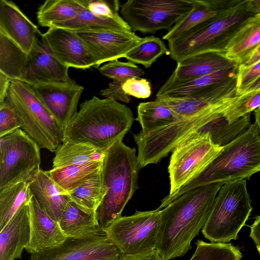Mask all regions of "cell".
<instances>
[{
	"label": "cell",
	"mask_w": 260,
	"mask_h": 260,
	"mask_svg": "<svg viewBox=\"0 0 260 260\" xmlns=\"http://www.w3.org/2000/svg\"><path fill=\"white\" fill-rule=\"evenodd\" d=\"M223 183L196 187L161 210V223L155 249L164 260L185 254L191 241L205 225L215 198Z\"/></svg>",
	"instance_id": "obj_1"
},
{
	"label": "cell",
	"mask_w": 260,
	"mask_h": 260,
	"mask_svg": "<svg viewBox=\"0 0 260 260\" xmlns=\"http://www.w3.org/2000/svg\"><path fill=\"white\" fill-rule=\"evenodd\" d=\"M134 120L131 109L125 104L93 96L80 104L64 129L62 142L88 145L106 153L122 141Z\"/></svg>",
	"instance_id": "obj_2"
},
{
	"label": "cell",
	"mask_w": 260,
	"mask_h": 260,
	"mask_svg": "<svg viewBox=\"0 0 260 260\" xmlns=\"http://www.w3.org/2000/svg\"><path fill=\"white\" fill-rule=\"evenodd\" d=\"M258 172H260V132L254 123L241 136L222 147L220 154L200 174L161 200L157 208L162 209L182 194L196 187L248 179Z\"/></svg>",
	"instance_id": "obj_3"
},
{
	"label": "cell",
	"mask_w": 260,
	"mask_h": 260,
	"mask_svg": "<svg viewBox=\"0 0 260 260\" xmlns=\"http://www.w3.org/2000/svg\"><path fill=\"white\" fill-rule=\"evenodd\" d=\"M140 169L136 149L122 141L106 151L102 166L106 193L96 211L103 230L121 217L125 206L138 189Z\"/></svg>",
	"instance_id": "obj_4"
},
{
	"label": "cell",
	"mask_w": 260,
	"mask_h": 260,
	"mask_svg": "<svg viewBox=\"0 0 260 260\" xmlns=\"http://www.w3.org/2000/svg\"><path fill=\"white\" fill-rule=\"evenodd\" d=\"M247 0L203 22L168 41L170 57L176 62L204 52L225 54L232 38L249 17L254 15L246 10Z\"/></svg>",
	"instance_id": "obj_5"
},
{
	"label": "cell",
	"mask_w": 260,
	"mask_h": 260,
	"mask_svg": "<svg viewBox=\"0 0 260 260\" xmlns=\"http://www.w3.org/2000/svg\"><path fill=\"white\" fill-rule=\"evenodd\" d=\"M6 99L20 128L40 149L55 152L62 142L64 130L36 96L31 86L12 81Z\"/></svg>",
	"instance_id": "obj_6"
},
{
	"label": "cell",
	"mask_w": 260,
	"mask_h": 260,
	"mask_svg": "<svg viewBox=\"0 0 260 260\" xmlns=\"http://www.w3.org/2000/svg\"><path fill=\"white\" fill-rule=\"evenodd\" d=\"M252 210L246 180L226 183L215 198L202 234L211 242L227 243L236 240Z\"/></svg>",
	"instance_id": "obj_7"
},
{
	"label": "cell",
	"mask_w": 260,
	"mask_h": 260,
	"mask_svg": "<svg viewBox=\"0 0 260 260\" xmlns=\"http://www.w3.org/2000/svg\"><path fill=\"white\" fill-rule=\"evenodd\" d=\"M222 147L214 144L209 134L196 132L172 150L168 166L171 194L200 174L220 154Z\"/></svg>",
	"instance_id": "obj_8"
},
{
	"label": "cell",
	"mask_w": 260,
	"mask_h": 260,
	"mask_svg": "<svg viewBox=\"0 0 260 260\" xmlns=\"http://www.w3.org/2000/svg\"><path fill=\"white\" fill-rule=\"evenodd\" d=\"M40 149L21 128L0 137V189L33 179L41 170Z\"/></svg>",
	"instance_id": "obj_9"
},
{
	"label": "cell",
	"mask_w": 260,
	"mask_h": 260,
	"mask_svg": "<svg viewBox=\"0 0 260 260\" xmlns=\"http://www.w3.org/2000/svg\"><path fill=\"white\" fill-rule=\"evenodd\" d=\"M194 0H128L120 14L132 31L153 34L170 30L193 9Z\"/></svg>",
	"instance_id": "obj_10"
},
{
	"label": "cell",
	"mask_w": 260,
	"mask_h": 260,
	"mask_svg": "<svg viewBox=\"0 0 260 260\" xmlns=\"http://www.w3.org/2000/svg\"><path fill=\"white\" fill-rule=\"evenodd\" d=\"M161 223V210L121 216L103 229L121 254H136L155 249Z\"/></svg>",
	"instance_id": "obj_11"
},
{
	"label": "cell",
	"mask_w": 260,
	"mask_h": 260,
	"mask_svg": "<svg viewBox=\"0 0 260 260\" xmlns=\"http://www.w3.org/2000/svg\"><path fill=\"white\" fill-rule=\"evenodd\" d=\"M121 255L104 234L67 238L58 246L30 254V260H119Z\"/></svg>",
	"instance_id": "obj_12"
},
{
	"label": "cell",
	"mask_w": 260,
	"mask_h": 260,
	"mask_svg": "<svg viewBox=\"0 0 260 260\" xmlns=\"http://www.w3.org/2000/svg\"><path fill=\"white\" fill-rule=\"evenodd\" d=\"M95 62V68L109 61L124 58L142 43L141 38L133 31L76 30Z\"/></svg>",
	"instance_id": "obj_13"
},
{
	"label": "cell",
	"mask_w": 260,
	"mask_h": 260,
	"mask_svg": "<svg viewBox=\"0 0 260 260\" xmlns=\"http://www.w3.org/2000/svg\"><path fill=\"white\" fill-rule=\"evenodd\" d=\"M38 99L64 130L78 112L84 87L72 80L63 83H40L31 86Z\"/></svg>",
	"instance_id": "obj_14"
},
{
	"label": "cell",
	"mask_w": 260,
	"mask_h": 260,
	"mask_svg": "<svg viewBox=\"0 0 260 260\" xmlns=\"http://www.w3.org/2000/svg\"><path fill=\"white\" fill-rule=\"evenodd\" d=\"M41 37L62 64L82 70L95 68L94 59L75 31L52 26Z\"/></svg>",
	"instance_id": "obj_15"
},
{
	"label": "cell",
	"mask_w": 260,
	"mask_h": 260,
	"mask_svg": "<svg viewBox=\"0 0 260 260\" xmlns=\"http://www.w3.org/2000/svg\"><path fill=\"white\" fill-rule=\"evenodd\" d=\"M42 36V35H41ZM69 68L60 62L43 41L37 38L28 54V62L22 81L31 86L40 83L71 81Z\"/></svg>",
	"instance_id": "obj_16"
},
{
	"label": "cell",
	"mask_w": 260,
	"mask_h": 260,
	"mask_svg": "<svg viewBox=\"0 0 260 260\" xmlns=\"http://www.w3.org/2000/svg\"><path fill=\"white\" fill-rule=\"evenodd\" d=\"M237 78V77L223 83L202 95L184 97L161 96L156 99L171 110L175 117V121H177L192 117L215 105L238 96Z\"/></svg>",
	"instance_id": "obj_17"
},
{
	"label": "cell",
	"mask_w": 260,
	"mask_h": 260,
	"mask_svg": "<svg viewBox=\"0 0 260 260\" xmlns=\"http://www.w3.org/2000/svg\"><path fill=\"white\" fill-rule=\"evenodd\" d=\"M239 66L224 53L208 52L199 53L177 62L172 75L161 86L163 88L185 83L221 70Z\"/></svg>",
	"instance_id": "obj_18"
},
{
	"label": "cell",
	"mask_w": 260,
	"mask_h": 260,
	"mask_svg": "<svg viewBox=\"0 0 260 260\" xmlns=\"http://www.w3.org/2000/svg\"><path fill=\"white\" fill-rule=\"evenodd\" d=\"M28 205L30 239L26 251L30 254H35L63 243L67 237L58 222L49 216L32 195Z\"/></svg>",
	"instance_id": "obj_19"
},
{
	"label": "cell",
	"mask_w": 260,
	"mask_h": 260,
	"mask_svg": "<svg viewBox=\"0 0 260 260\" xmlns=\"http://www.w3.org/2000/svg\"><path fill=\"white\" fill-rule=\"evenodd\" d=\"M0 32L28 54L41 34L17 5L9 0L0 1Z\"/></svg>",
	"instance_id": "obj_20"
},
{
	"label": "cell",
	"mask_w": 260,
	"mask_h": 260,
	"mask_svg": "<svg viewBox=\"0 0 260 260\" xmlns=\"http://www.w3.org/2000/svg\"><path fill=\"white\" fill-rule=\"evenodd\" d=\"M27 203L0 230V260L21 258L30 239L29 205Z\"/></svg>",
	"instance_id": "obj_21"
},
{
	"label": "cell",
	"mask_w": 260,
	"mask_h": 260,
	"mask_svg": "<svg viewBox=\"0 0 260 260\" xmlns=\"http://www.w3.org/2000/svg\"><path fill=\"white\" fill-rule=\"evenodd\" d=\"M28 184L31 194L39 205L53 219L58 222L66 204L70 200L68 194L56 185L49 171L41 169Z\"/></svg>",
	"instance_id": "obj_22"
},
{
	"label": "cell",
	"mask_w": 260,
	"mask_h": 260,
	"mask_svg": "<svg viewBox=\"0 0 260 260\" xmlns=\"http://www.w3.org/2000/svg\"><path fill=\"white\" fill-rule=\"evenodd\" d=\"M241 1L194 0L192 10L169 30L162 39L168 42L175 39L195 26L234 7Z\"/></svg>",
	"instance_id": "obj_23"
},
{
	"label": "cell",
	"mask_w": 260,
	"mask_h": 260,
	"mask_svg": "<svg viewBox=\"0 0 260 260\" xmlns=\"http://www.w3.org/2000/svg\"><path fill=\"white\" fill-rule=\"evenodd\" d=\"M239 66L221 70L194 80L171 86L160 87L156 98L161 96L184 97L198 96L209 92L219 85L236 78L238 73Z\"/></svg>",
	"instance_id": "obj_24"
},
{
	"label": "cell",
	"mask_w": 260,
	"mask_h": 260,
	"mask_svg": "<svg viewBox=\"0 0 260 260\" xmlns=\"http://www.w3.org/2000/svg\"><path fill=\"white\" fill-rule=\"evenodd\" d=\"M58 223L67 238H84L105 234L97 214L84 211L71 199L66 204Z\"/></svg>",
	"instance_id": "obj_25"
},
{
	"label": "cell",
	"mask_w": 260,
	"mask_h": 260,
	"mask_svg": "<svg viewBox=\"0 0 260 260\" xmlns=\"http://www.w3.org/2000/svg\"><path fill=\"white\" fill-rule=\"evenodd\" d=\"M260 45V14L248 18L232 38L225 52V56L238 64L248 59Z\"/></svg>",
	"instance_id": "obj_26"
},
{
	"label": "cell",
	"mask_w": 260,
	"mask_h": 260,
	"mask_svg": "<svg viewBox=\"0 0 260 260\" xmlns=\"http://www.w3.org/2000/svg\"><path fill=\"white\" fill-rule=\"evenodd\" d=\"M85 7L86 0H47L37 11L38 22L50 28L72 20Z\"/></svg>",
	"instance_id": "obj_27"
},
{
	"label": "cell",
	"mask_w": 260,
	"mask_h": 260,
	"mask_svg": "<svg viewBox=\"0 0 260 260\" xmlns=\"http://www.w3.org/2000/svg\"><path fill=\"white\" fill-rule=\"evenodd\" d=\"M28 62V53L0 32V73L12 81H22Z\"/></svg>",
	"instance_id": "obj_28"
},
{
	"label": "cell",
	"mask_w": 260,
	"mask_h": 260,
	"mask_svg": "<svg viewBox=\"0 0 260 260\" xmlns=\"http://www.w3.org/2000/svg\"><path fill=\"white\" fill-rule=\"evenodd\" d=\"M105 153L88 145L62 142L55 151L52 168L103 161Z\"/></svg>",
	"instance_id": "obj_29"
},
{
	"label": "cell",
	"mask_w": 260,
	"mask_h": 260,
	"mask_svg": "<svg viewBox=\"0 0 260 260\" xmlns=\"http://www.w3.org/2000/svg\"><path fill=\"white\" fill-rule=\"evenodd\" d=\"M102 164L103 161H95L61 168H52L49 173L56 185L69 194L99 171Z\"/></svg>",
	"instance_id": "obj_30"
},
{
	"label": "cell",
	"mask_w": 260,
	"mask_h": 260,
	"mask_svg": "<svg viewBox=\"0 0 260 260\" xmlns=\"http://www.w3.org/2000/svg\"><path fill=\"white\" fill-rule=\"evenodd\" d=\"M250 113L230 123L223 114L214 118L199 131L208 133L213 143L223 147L243 134L251 126Z\"/></svg>",
	"instance_id": "obj_31"
},
{
	"label": "cell",
	"mask_w": 260,
	"mask_h": 260,
	"mask_svg": "<svg viewBox=\"0 0 260 260\" xmlns=\"http://www.w3.org/2000/svg\"><path fill=\"white\" fill-rule=\"evenodd\" d=\"M53 26L76 30L132 31L120 16L111 18H103L92 14L85 7L72 20Z\"/></svg>",
	"instance_id": "obj_32"
},
{
	"label": "cell",
	"mask_w": 260,
	"mask_h": 260,
	"mask_svg": "<svg viewBox=\"0 0 260 260\" xmlns=\"http://www.w3.org/2000/svg\"><path fill=\"white\" fill-rule=\"evenodd\" d=\"M143 134H147L165 127L175 121L171 110L157 99L140 103L137 107V117Z\"/></svg>",
	"instance_id": "obj_33"
},
{
	"label": "cell",
	"mask_w": 260,
	"mask_h": 260,
	"mask_svg": "<svg viewBox=\"0 0 260 260\" xmlns=\"http://www.w3.org/2000/svg\"><path fill=\"white\" fill-rule=\"evenodd\" d=\"M106 193L101 168L82 185L70 192L68 196L84 211L90 214H96Z\"/></svg>",
	"instance_id": "obj_34"
},
{
	"label": "cell",
	"mask_w": 260,
	"mask_h": 260,
	"mask_svg": "<svg viewBox=\"0 0 260 260\" xmlns=\"http://www.w3.org/2000/svg\"><path fill=\"white\" fill-rule=\"evenodd\" d=\"M31 196L28 183H18L0 189V230L29 202Z\"/></svg>",
	"instance_id": "obj_35"
},
{
	"label": "cell",
	"mask_w": 260,
	"mask_h": 260,
	"mask_svg": "<svg viewBox=\"0 0 260 260\" xmlns=\"http://www.w3.org/2000/svg\"><path fill=\"white\" fill-rule=\"evenodd\" d=\"M166 45L159 38L150 36L144 38L142 43L124 56L128 61L139 64L147 69L163 55H169Z\"/></svg>",
	"instance_id": "obj_36"
},
{
	"label": "cell",
	"mask_w": 260,
	"mask_h": 260,
	"mask_svg": "<svg viewBox=\"0 0 260 260\" xmlns=\"http://www.w3.org/2000/svg\"><path fill=\"white\" fill-rule=\"evenodd\" d=\"M196 250L189 260H241L242 255L238 246L232 243L198 240Z\"/></svg>",
	"instance_id": "obj_37"
},
{
	"label": "cell",
	"mask_w": 260,
	"mask_h": 260,
	"mask_svg": "<svg viewBox=\"0 0 260 260\" xmlns=\"http://www.w3.org/2000/svg\"><path fill=\"white\" fill-rule=\"evenodd\" d=\"M260 107V90L238 95L225 110L223 115L230 123Z\"/></svg>",
	"instance_id": "obj_38"
},
{
	"label": "cell",
	"mask_w": 260,
	"mask_h": 260,
	"mask_svg": "<svg viewBox=\"0 0 260 260\" xmlns=\"http://www.w3.org/2000/svg\"><path fill=\"white\" fill-rule=\"evenodd\" d=\"M98 70L103 75L113 80L121 81L134 77L139 78L145 74V72L136 64L129 61H120L118 59L106 62Z\"/></svg>",
	"instance_id": "obj_39"
},
{
	"label": "cell",
	"mask_w": 260,
	"mask_h": 260,
	"mask_svg": "<svg viewBox=\"0 0 260 260\" xmlns=\"http://www.w3.org/2000/svg\"><path fill=\"white\" fill-rule=\"evenodd\" d=\"M121 4L118 0H86V7L93 15L107 18L120 16Z\"/></svg>",
	"instance_id": "obj_40"
},
{
	"label": "cell",
	"mask_w": 260,
	"mask_h": 260,
	"mask_svg": "<svg viewBox=\"0 0 260 260\" xmlns=\"http://www.w3.org/2000/svg\"><path fill=\"white\" fill-rule=\"evenodd\" d=\"M20 128L17 117L6 99L0 102V137Z\"/></svg>",
	"instance_id": "obj_41"
},
{
	"label": "cell",
	"mask_w": 260,
	"mask_h": 260,
	"mask_svg": "<svg viewBox=\"0 0 260 260\" xmlns=\"http://www.w3.org/2000/svg\"><path fill=\"white\" fill-rule=\"evenodd\" d=\"M122 87L127 95L138 99H147L151 94V84L145 78H129L123 82Z\"/></svg>",
	"instance_id": "obj_42"
},
{
	"label": "cell",
	"mask_w": 260,
	"mask_h": 260,
	"mask_svg": "<svg viewBox=\"0 0 260 260\" xmlns=\"http://www.w3.org/2000/svg\"><path fill=\"white\" fill-rule=\"evenodd\" d=\"M260 77V61L255 64L244 67L239 65L237 75V95L246 86Z\"/></svg>",
	"instance_id": "obj_43"
},
{
	"label": "cell",
	"mask_w": 260,
	"mask_h": 260,
	"mask_svg": "<svg viewBox=\"0 0 260 260\" xmlns=\"http://www.w3.org/2000/svg\"><path fill=\"white\" fill-rule=\"evenodd\" d=\"M124 82L113 80L107 88L100 91L101 95L105 98L128 103L130 101V96L125 93L122 87Z\"/></svg>",
	"instance_id": "obj_44"
},
{
	"label": "cell",
	"mask_w": 260,
	"mask_h": 260,
	"mask_svg": "<svg viewBox=\"0 0 260 260\" xmlns=\"http://www.w3.org/2000/svg\"><path fill=\"white\" fill-rule=\"evenodd\" d=\"M119 260H164L156 250L136 254H121Z\"/></svg>",
	"instance_id": "obj_45"
},
{
	"label": "cell",
	"mask_w": 260,
	"mask_h": 260,
	"mask_svg": "<svg viewBox=\"0 0 260 260\" xmlns=\"http://www.w3.org/2000/svg\"><path fill=\"white\" fill-rule=\"evenodd\" d=\"M11 81L10 79L0 73V102L6 99Z\"/></svg>",
	"instance_id": "obj_46"
},
{
	"label": "cell",
	"mask_w": 260,
	"mask_h": 260,
	"mask_svg": "<svg viewBox=\"0 0 260 260\" xmlns=\"http://www.w3.org/2000/svg\"><path fill=\"white\" fill-rule=\"evenodd\" d=\"M250 237L255 245L260 244V215L256 217L253 223L250 226Z\"/></svg>",
	"instance_id": "obj_47"
},
{
	"label": "cell",
	"mask_w": 260,
	"mask_h": 260,
	"mask_svg": "<svg viewBox=\"0 0 260 260\" xmlns=\"http://www.w3.org/2000/svg\"><path fill=\"white\" fill-rule=\"evenodd\" d=\"M246 10L253 15L260 14V0H247Z\"/></svg>",
	"instance_id": "obj_48"
},
{
	"label": "cell",
	"mask_w": 260,
	"mask_h": 260,
	"mask_svg": "<svg viewBox=\"0 0 260 260\" xmlns=\"http://www.w3.org/2000/svg\"><path fill=\"white\" fill-rule=\"evenodd\" d=\"M259 61H260V45L255 50L247 60L239 65L244 67H248Z\"/></svg>",
	"instance_id": "obj_49"
},
{
	"label": "cell",
	"mask_w": 260,
	"mask_h": 260,
	"mask_svg": "<svg viewBox=\"0 0 260 260\" xmlns=\"http://www.w3.org/2000/svg\"><path fill=\"white\" fill-rule=\"evenodd\" d=\"M260 90V77L254 82L245 87L239 94L238 95L252 92Z\"/></svg>",
	"instance_id": "obj_50"
},
{
	"label": "cell",
	"mask_w": 260,
	"mask_h": 260,
	"mask_svg": "<svg viewBox=\"0 0 260 260\" xmlns=\"http://www.w3.org/2000/svg\"><path fill=\"white\" fill-rule=\"evenodd\" d=\"M255 123L257 125L260 132V107L254 111Z\"/></svg>",
	"instance_id": "obj_51"
},
{
	"label": "cell",
	"mask_w": 260,
	"mask_h": 260,
	"mask_svg": "<svg viewBox=\"0 0 260 260\" xmlns=\"http://www.w3.org/2000/svg\"><path fill=\"white\" fill-rule=\"evenodd\" d=\"M256 249L260 254V244L256 245Z\"/></svg>",
	"instance_id": "obj_52"
}]
</instances>
